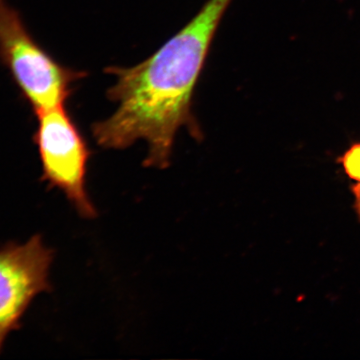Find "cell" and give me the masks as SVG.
<instances>
[{
  "label": "cell",
  "mask_w": 360,
  "mask_h": 360,
  "mask_svg": "<svg viewBox=\"0 0 360 360\" xmlns=\"http://www.w3.org/2000/svg\"><path fill=\"white\" fill-rule=\"evenodd\" d=\"M231 2L208 0L193 20L143 63L106 70L116 79L108 97L117 108L92 125L99 146L125 149L136 141H146L144 167L165 169L180 129L184 127L195 141H202V130L193 112L194 89Z\"/></svg>",
  "instance_id": "obj_1"
},
{
  "label": "cell",
  "mask_w": 360,
  "mask_h": 360,
  "mask_svg": "<svg viewBox=\"0 0 360 360\" xmlns=\"http://www.w3.org/2000/svg\"><path fill=\"white\" fill-rule=\"evenodd\" d=\"M0 63L35 115L65 106L75 84L86 77L47 53L8 0H0Z\"/></svg>",
  "instance_id": "obj_2"
},
{
  "label": "cell",
  "mask_w": 360,
  "mask_h": 360,
  "mask_svg": "<svg viewBox=\"0 0 360 360\" xmlns=\"http://www.w3.org/2000/svg\"><path fill=\"white\" fill-rule=\"evenodd\" d=\"M33 142L41 163V181L58 189L86 219H96V206L86 189L90 150L84 137L65 106L37 113Z\"/></svg>",
  "instance_id": "obj_3"
},
{
  "label": "cell",
  "mask_w": 360,
  "mask_h": 360,
  "mask_svg": "<svg viewBox=\"0 0 360 360\" xmlns=\"http://www.w3.org/2000/svg\"><path fill=\"white\" fill-rule=\"evenodd\" d=\"M54 250L40 234L23 245L11 241L0 248V354L7 336L20 330L22 317L40 293L51 292Z\"/></svg>",
  "instance_id": "obj_4"
},
{
  "label": "cell",
  "mask_w": 360,
  "mask_h": 360,
  "mask_svg": "<svg viewBox=\"0 0 360 360\" xmlns=\"http://www.w3.org/2000/svg\"><path fill=\"white\" fill-rule=\"evenodd\" d=\"M338 161L350 179L360 182V142L350 146Z\"/></svg>",
  "instance_id": "obj_5"
},
{
  "label": "cell",
  "mask_w": 360,
  "mask_h": 360,
  "mask_svg": "<svg viewBox=\"0 0 360 360\" xmlns=\"http://www.w3.org/2000/svg\"><path fill=\"white\" fill-rule=\"evenodd\" d=\"M352 193L354 195L355 210H356L357 214H359L360 219V182H356L352 186Z\"/></svg>",
  "instance_id": "obj_6"
}]
</instances>
